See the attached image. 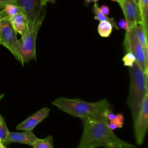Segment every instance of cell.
I'll use <instances>...</instances> for the list:
<instances>
[{"mask_svg": "<svg viewBox=\"0 0 148 148\" xmlns=\"http://www.w3.org/2000/svg\"><path fill=\"white\" fill-rule=\"evenodd\" d=\"M42 23L27 27L25 34L18 39L16 49V59L22 65L32 60H36V41Z\"/></svg>", "mask_w": 148, "mask_h": 148, "instance_id": "obj_4", "label": "cell"}, {"mask_svg": "<svg viewBox=\"0 0 148 148\" xmlns=\"http://www.w3.org/2000/svg\"><path fill=\"white\" fill-rule=\"evenodd\" d=\"M92 11L95 14V17L94 18L95 20H98L99 21H108L113 26V28L116 29H119V28L116 22L114 21L113 18H110L108 17V16H106L103 14L100 10L99 8L98 7V5L97 3H94V5L92 7Z\"/></svg>", "mask_w": 148, "mask_h": 148, "instance_id": "obj_16", "label": "cell"}, {"mask_svg": "<svg viewBox=\"0 0 148 148\" xmlns=\"http://www.w3.org/2000/svg\"><path fill=\"white\" fill-rule=\"evenodd\" d=\"M0 148H6V146H5L4 143L2 142H0Z\"/></svg>", "mask_w": 148, "mask_h": 148, "instance_id": "obj_28", "label": "cell"}, {"mask_svg": "<svg viewBox=\"0 0 148 148\" xmlns=\"http://www.w3.org/2000/svg\"><path fill=\"white\" fill-rule=\"evenodd\" d=\"M21 13L25 17L27 27L42 23L45 17L46 6L42 0H14Z\"/></svg>", "mask_w": 148, "mask_h": 148, "instance_id": "obj_5", "label": "cell"}, {"mask_svg": "<svg viewBox=\"0 0 148 148\" xmlns=\"http://www.w3.org/2000/svg\"><path fill=\"white\" fill-rule=\"evenodd\" d=\"M49 113L50 109L48 107H45L19 124L16 127V129L22 131L33 130L37 125L49 116Z\"/></svg>", "mask_w": 148, "mask_h": 148, "instance_id": "obj_10", "label": "cell"}, {"mask_svg": "<svg viewBox=\"0 0 148 148\" xmlns=\"http://www.w3.org/2000/svg\"><path fill=\"white\" fill-rule=\"evenodd\" d=\"M124 121V117L123 114L121 113H118L116 115L115 117L113 120L111 121H109L108 122L111 123L116 125L117 127V128H121L123 126Z\"/></svg>", "mask_w": 148, "mask_h": 148, "instance_id": "obj_21", "label": "cell"}, {"mask_svg": "<svg viewBox=\"0 0 148 148\" xmlns=\"http://www.w3.org/2000/svg\"><path fill=\"white\" fill-rule=\"evenodd\" d=\"M115 116H116V114H114L113 113H110V112H109L108 113V116H107V119H108V121L113 120L114 118L115 117Z\"/></svg>", "mask_w": 148, "mask_h": 148, "instance_id": "obj_25", "label": "cell"}, {"mask_svg": "<svg viewBox=\"0 0 148 148\" xmlns=\"http://www.w3.org/2000/svg\"><path fill=\"white\" fill-rule=\"evenodd\" d=\"M138 5L139 7L141 17L142 24L145 29L148 32V0H138Z\"/></svg>", "mask_w": 148, "mask_h": 148, "instance_id": "obj_15", "label": "cell"}, {"mask_svg": "<svg viewBox=\"0 0 148 148\" xmlns=\"http://www.w3.org/2000/svg\"><path fill=\"white\" fill-rule=\"evenodd\" d=\"M9 20L16 33L23 36L27 28V22L25 16L20 12L10 18Z\"/></svg>", "mask_w": 148, "mask_h": 148, "instance_id": "obj_12", "label": "cell"}, {"mask_svg": "<svg viewBox=\"0 0 148 148\" xmlns=\"http://www.w3.org/2000/svg\"><path fill=\"white\" fill-rule=\"evenodd\" d=\"M118 27H120L121 28L124 30L128 29V24L125 18L120 19L118 23Z\"/></svg>", "mask_w": 148, "mask_h": 148, "instance_id": "obj_22", "label": "cell"}, {"mask_svg": "<svg viewBox=\"0 0 148 148\" xmlns=\"http://www.w3.org/2000/svg\"><path fill=\"white\" fill-rule=\"evenodd\" d=\"M38 138L34 134L32 130L24 131V132L9 131L4 144L11 143H20L32 146Z\"/></svg>", "mask_w": 148, "mask_h": 148, "instance_id": "obj_11", "label": "cell"}, {"mask_svg": "<svg viewBox=\"0 0 148 148\" xmlns=\"http://www.w3.org/2000/svg\"><path fill=\"white\" fill-rule=\"evenodd\" d=\"M9 131L4 120L0 124V142H2L4 143Z\"/></svg>", "mask_w": 148, "mask_h": 148, "instance_id": "obj_20", "label": "cell"}, {"mask_svg": "<svg viewBox=\"0 0 148 148\" xmlns=\"http://www.w3.org/2000/svg\"><path fill=\"white\" fill-rule=\"evenodd\" d=\"M129 71L130 87L127 103L134 121L139 114L144 97L148 94L147 74L144 73L136 61L129 68Z\"/></svg>", "mask_w": 148, "mask_h": 148, "instance_id": "obj_3", "label": "cell"}, {"mask_svg": "<svg viewBox=\"0 0 148 148\" xmlns=\"http://www.w3.org/2000/svg\"><path fill=\"white\" fill-rule=\"evenodd\" d=\"M43 4L45 5H46V4L48 3V2H50V3H54L56 0H42Z\"/></svg>", "mask_w": 148, "mask_h": 148, "instance_id": "obj_26", "label": "cell"}, {"mask_svg": "<svg viewBox=\"0 0 148 148\" xmlns=\"http://www.w3.org/2000/svg\"><path fill=\"white\" fill-rule=\"evenodd\" d=\"M4 121V119H3V117L1 115V114H0V124L3 122Z\"/></svg>", "mask_w": 148, "mask_h": 148, "instance_id": "obj_29", "label": "cell"}, {"mask_svg": "<svg viewBox=\"0 0 148 148\" xmlns=\"http://www.w3.org/2000/svg\"><path fill=\"white\" fill-rule=\"evenodd\" d=\"M97 29L98 34L101 37L108 38L111 34L113 26L108 21H100Z\"/></svg>", "mask_w": 148, "mask_h": 148, "instance_id": "obj_17", "label": "cell"}, {"mask_svg": "<svg viewBox=\"0 0 148 148\" xmlns=\"http://www.w3.org/2000/svg\"><path fill=\"white\" fill-rule=\"evenodd\" d=\"M17 41V33L9 19L0 20V45L8 49L16 58Z\"/></svg>", "mask_w": 148, "mask_h": 148, "instance_id": "obj_8", "label": "cell"}, {"mask_svg": "<svg viewBox=\"0 0 148 148\" xmlns=\"http://www.w3.org/2000/svg\"><path fill=\"white\" fill-rule=\"evenodd\" d=\"M112 1H114V2H116V1L117 2V0H112Z\"/></svg>", "mask_w": 148, "mask_h": 148, "instance_id": "obj_30", "label": "cell"}, {"mask_svg": "<svg viewBox=\"0 0 148 148\" xmlns=\"http://www.w3.org/2000/svg\"><path fill=\"white\" fill-rule=\"evenodd\" d=\"M7 3H14V0H0V8H2Z\"/></svg>", "mask_w": 148, "mask_h": 148, "instance_id": "obj_24", "label": "cell"}, {"mask_svg": "<svg viewBox=\"0 0 148 148\" xmlns=\"http://www.w3.org/2000/svg\"><path fill=\"white\" fill-rule=\"evenodd\" d=\"M117 2L123 10L128 24V29L142 23V17L137 0H117Z\"/></svg>", "mask_w": 148, "mask_h": 148, "instance_id": "obj_9", "label": "cell"}, {"mask_svg": "<svg viewBox=\"0 0 148 148\" xmlns=\"http://www.w3.org/2000/svg\"><path fill=\"white\" fill-rule=\"evenodd\" d=\"M100 10L101 12L105 15L106 16H108L109 14V12H110V10H109V8L108 6L106 5H102L100 8Z\"/></svg>", "mask_w": 148, "mask_h": 148, "instance_id": "obj_23", "label": "cell"}, {"mask_svg": "<svg viewBox=\"0 0 148 148\" xmlns=\"http://www.w3.org/2000/svg\"><path fill=\"white\" fill-rule=\"evenodd\" d=\"M135 35L143 47L145 51L148 52V46H147V32L145 31L142 23L138 24L135 27L132 28Z\"/></svg>", "mask_w": 148, "mask_h": 148, "instance_id": "obj_13", "label": "cell"}, {"mask_svg": "<svg viewBox=\"0 0 148 148\" xmlns=\"http://www.w3.org/2000/svg\"><path fill=\"white\" fill-rule=\"evenodd\" d=\"M83 132L77 148H138L119 138L108 127V121L83 120Z\"/></svg>", "mask_w": 148, "mask_h": 148, "instance_id": "obj_1", "label": "cell"}, {"mask_svg": "<svg viewBox=\"0 0 148 148\" xmlns=\"http://www.w3.org/2000/svg\"><path fill=\"white\" fill-rule=\"evenodd\" d=\"M1 9V8H0V9Z\"/></svg>", "mask_w": 148, "mask_h": 148, "instance_id": "obj_31", "label": "cell"}, {"mask_svg": "<svg viewBox=\"0 0 148 148\" xmlns=\"http://www.w3.org/2000/svg\"><path fill=\"white\" fill-rule=\"evenodd\" d=\"M124 45L127 52H131L134 55L136 63L144 73L148 74V52L145 51L132 28L126 30Z\"/></svg>", "mask_w": 148, "mask_h": 148, "instance_id": "obj_6", "label": "cell"}, {"mask_svg": "<svg viewBox=\"0 0 148 148\" xmlns=\"http://www.w3.org/2000/svg\"><path fill=\"white\" fill-rule=\"evenodd\" d=\"M148 125V94L144 97L140 111L134 121V130L136 142L138 145L143 144Z\"/></svg>", "mask_w": 148, "mask_h": 148, "instance_id": "obj_7", "label": "cell"}, {"mask_svg": "<svg viewBox=\"0 0 148 148\" xmlns=\"http://www.w3.org/2000/svg\"><path fill=\"white\" fill-rule=\"evenodd\" d=\"M19 13L18 8L15 4L7 3L0 9V20L9 19Z\"/></svg>", "mask_w": 148, "mask_h": 148, "instance_id": "obj_14", "label": "cell"}, {"mask_svg": "<svg viewBox=\"0 0 148 148\" xmlns=\"http://www.w3.org/2000/svg\"><path fill=\"white\" fill-rule=\"evenodd\" d=\"M32 147L33 148H54L53 138L49 135L43 139L38 138Z\"/></svg>", "mask_w": 148, "mask_h": 148, "instance_id": "obj_18", "label": "cell"}, {"mask_svg": "<svg viewBox=\"0 0 148 148\" xmlns=\"http://www.w3.org/2000/svg\"><path fill=\"white\" fill-rule=\"evenodd\" d=\"M122 61L124 66L130 68L133 66L134 63L136 61V60L134 55L132 53L127 52V53L123 57Z\"/></svg>", "mask_w": 148, "mask_h": 148, "instance_id": "obj_19", "label": "cell"}, {"mask_svg": "<svg viewBox=\"0 0 148 148\" xmlns=\"http://www.w3.org/2000/svg\"><path fill=\"white\" fill-rule=\"evenodd\" d=\"M52 104L61 110L83 120L108 121L110 104L106 99L90 102L79 98L69 99L60 97L54 99Z\"/></svg>", "mask_w": 148, "mask_h": 148, "instance_id": "obj_2", "label": "cell"}, {"mask_svg": "<svg viewBox=\"0 0 148 148\" xmlns=\"http://www.w3.org/2000/svg\"><path fill=\"white\" fill-rule=\"evenodd\" d=\"M98 1V0H86V3L87 4L91 2H94V3H97Z\"/></svg>", "mask_w": 148, "mask_h": 148, "instance_id": "obj_27", "label": "cell"}]
</instances>
